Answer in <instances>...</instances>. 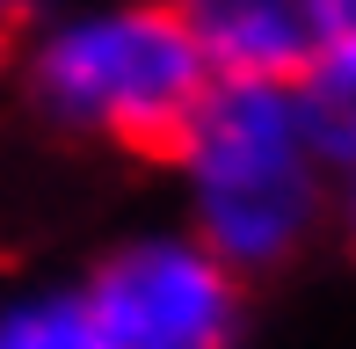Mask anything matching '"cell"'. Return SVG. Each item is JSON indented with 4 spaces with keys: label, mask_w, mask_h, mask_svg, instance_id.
Returning a JSON list of instances; mask_svg holds the SVG:
<instances>
[{
    "label": "cell",
    "mask_w": 356,
    "mask_h": 349,
    "mask_svg": "<svg viewBox=\"0 0 356 349\" xmlns=\"http://www.w3.org/2000/svg\"><path fill=\"white\" fill-rule=\"evenodd\" d=\"M168 153L189 189V241L240 284L298 262L342 182L291 81H211Z\"/></svg>",
    "instance_id": "cell-1"
},
{
    "label": "cell",
    "mask_w": 356,
    "mask_h": 349,
    "mask_svg": "<svg viewBox=\"0 0 356 349\" xmlns=\"http://www.w3.org/2000/svg\"><path fill=\"white\" fill-rule=\"evenodd\" d=\"M204 88L211 66L175 0H66L22 58V95L44 124L131 153H168Z\"/></svg>",
    "instance_id": "cell-2"
},
{
    "label": "cell",
    "mask_w": 356,
    "mask_h": 349,
    "mask_svg": "<svg viewBox=\"0 0 356 349\" xmlns=\"http://www.w3.org/2000/svg\"><path fill=\"white\" fill-rule=\"evenodd\" d=\"M109 349H240L248 291L189 233H138L80 284Z\"/></svg>",
    "instance_id": "cell-3"
},
{
    "label": "cell",
    "mask_w": 356,
    "mask_h": 349,
    "mask_svg": "<svg viewBox=\"0 0 356 349\" xmlns=\"http://www.w3.org/2000/svg\"><path fill=\"white\" fill-rule=\"evenodd\" d=\"M211 81H298L313 37L298 0H175Z\"/></svg>",
    "instance_id": "cell-4"
},
{
    "label": "cell",
    "mask_w": 356,
    "mask_h": 349,
    "mask_svg": "<svg viewBox=\"0 0 356 349\" xmlns=\"http://www.w3.org/2000/svg\"><path fill=\"white\" fill-rule=\"evenodd\" d=\"M0 349H109L80 291H22L0 306Z\"/></svg>",
    "instance_id": "cell-5"
},
{
    "label": "cell",
    "mask_w": 356,
    "mask_h": 349,
    "mask_svg": "<svg viewBox=\"0 0 356 349\" xmlns=\"http://www.w3.org/2000/svg\"><path fill=\"white\" fill-rule=\"evenodd\" d=\"M298 15H305L313 51H342V44H356V0H298Z\"/></svg>",
    "instance_id": "cell-6"
},
{
    "label": "cell",
    "mask_w": 356,
    "mask_h": 349,
    "mask_svg": "<svg viewBox=\"0 0 356 349\" xmlns=\"http://www.w3.org/2000/svg\"><path fill=\"white\" fill-rule=\"evenodd\" d=\"M51 8H66V0H0V29H15V22H37V15H51Z\"/></svg>",
    "instance_id": "cell-7"
}]
</instances>
